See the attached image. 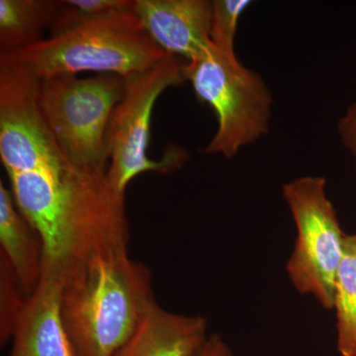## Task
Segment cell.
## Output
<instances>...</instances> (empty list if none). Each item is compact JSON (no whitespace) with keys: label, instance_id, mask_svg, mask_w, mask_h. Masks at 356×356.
Returning <instances> with one entry per match:
<instances>
[{"label":"cell","instance_id":"obj_11","mask_svg":"<svg viewBox=\"0 0 356 356\" xmlns=\"http://www.w3.org/2000/svg\"><path fill=\"white\" fill-rule=\"evenodd\" d=\"M0 254L10 264L28 297L43 274V243L38 232L20 212L10 189L0 180Z\"/></svg>","mask_w":356,"mask_h":356},{"label":"cell","instance_id":"obj_9","mask_svg":"<svg viewBox=\"0 0 356 356\" xmlns=\"http://www.w3.org/2000/svg\"><path fill=\"white\" fill-rule=\"evenodd\" d=\"M63 282L42 275L13 337L9 356H79L60 308Z\"/></svg>","mask_w":356,"mask_h":356},{"label":"cell","instance_id":"obj_15","mask_svg":"<svg viewBox=\"0 0 356 356\" xmlns=\"http://www.w3.org/2000/svg\"><path fill=\"white\" fill-rule=\"evenodd\" d=\"M29 297L25 294L10 264L0 254V344L13 339Z\"/></svg>","mask_w":356,"mask_h":356},{"label":"cell","instance_id":"obj_4","mask_svg":"<svg viewBox=\"0 0 356 356\" xmlns=\"http://www.w3.org/2000/svg\"><path fill=\"white\" fill-rule=\"evenodd\" d=\"M125 83L126 79L112 74L40 79L42 115L63 151L77 165L107 172V131Z\"/></svg>","mask_w":356,"mask_h":356},{"label":"cell","instance_id":"obj_17","mask_svg":"<svg viewBox=\"0 0 356 356\" xmlns=\"http://www.w3.org/2000/svg\"><path fill=\"white\" fill-rule=\"evenodd\" d=\"M337 130L344 147L353 154L356 163V102L339 119Z\"/></svg>","mask_w":356,"mask_h":356},{"label":"cell","instance_id":"obj_16","mask_svg":"<svg viewBox=\"0 0 356 356\" xmlns=\"http://www.w3.org/2000/svg\"><path fill=\"white\" fill-rule=\"evenodd\" d=\"M252 1L248 0H213L210 39L219 53L231 60H238L235 38L238 19Z\"/></svg>","mask_w":356,"mask_h":356},{"label":"cell","instance_id":"obj_6","mask_svg":"<svg viewBox=\"0 0 356 356\" xmlns=\"http://www.w3.org/2000/svg\"><path fill=\"white\" fill-rule=\"evenodd\" d=\"M185 81L216 113L218 129L205 153L234 158L269 130L273 96L259 74L213 49L186 62Z\"/></svg>","mask_w":356,"mask_h":356},{"label":"cell","instance_id":"obj_12","mask_svg":"<svg viewBox=\"0 0 356 356\" xmlns=\"http://www.w3.org/2000/svg\"><path fill=\"white\" fill-rule=\"evenodd\" d=\"M56 13L54 0H0V55H13L43 41Z\"/></svg>","mask_w":356,"mask_h":356},{"label":"cell","instance_id":"obj_1","mask_svg":"<svg viewBox=\"0 0 356 356\" xmlns=\"http://www.w3.org/2000/svg\"><path fill=\"white\" fill-rule=\"evenodd\" d=\"M0 159L20 212L43 243V274L64 281L91 257L127 250L125 195L107 172L77 165L44 121L37 88L8 86L0 93Z\"/></svg>","mask_w":356,"mask_h":356},{"label":"cell","instance_id":"obj_13","mask_svg":"<svg viewBox=\"0 0 356 356\" xmlns=\"http://www.w3.org/2000/svg\"><path fill=\"white\" fill-rule=\"evenodd\" d=\"M337 350L356 356V234L346 235L343 254L334 281Z\"/></svg>","mask_w":356,"mask_h":356},{"label":"cell","instance_id":"obj_5","mask_svg":"<svg viewBox=\"0 0 356 356\" xmlns=\"http://www.w3.org/2000/svg\"><path fill=\"white\" fill-rule=\"evenodd\" d=\"M185 64L168 55L146 72L126 79L125 90L107 131V178L112 188L123 195L138 175L173 172L186 161L188 156L179 147H170L161 161L149 159L147 154L154 103L166 89L184 83Z\"/></svg>","mask_w":356,"mask_h":356},{"label":"cell","instance_id":"obj_7","mask_svg":"<svg viewBox=\"0 0 356 356\" xmlns=\"http://www.w3.org/2000/svg\"><path fill=\"white\" fill-rule=\"evenodd\" d=\"M297 229L294 250L286 264L293 286L311 295L325 309H334V281L346 234L325 193L321 177L296 178L283 186Z\"/></svg>","mask_w":356,"mask_h":356},{"label":"cell","instance_id":"obj_18","mask_svg":"<svg viewBox=\"0 0 356 356\" xmlns=\"http://www.w3.org/2000/svg\"><path fill=\"white\" fill-rule=\"evenodd\" d=\"M193 356H234L224 339L218 334L208 337Z\"/></svg>","mask_w":356,"mask_h":356},{"label":"cell","instance_id":"obj_2","mask_svg":"<svg viewBox=\"0 0 356 356\" xmlns=\"http://www.w3.org/2000/svg\"><path fill=\"white\" fill-rule=\"evenodd\" d=\"M151 269L128 250L91 257L63 281L60 308L79 356H115L154 299Z\"/></svg>","mask_w":356,"mask_h":356},{"label":"cell","instance_id":"obj_10","mask_svg":"<svg viewBox=\"0 0 356 356\" xmlns=\"http://www.w3.org/2000/svg\"><path fill=\"white\" fill-rule=\"evenodd\" d=\"M207 327L205 318L172 313L156 301L115 356H193L208 339Z\"/></svg>","mask_w":356,"mask_h":356},{"label":"cell","instance_id":"obj_3","mask_svg":"<svg viewBox=\"0 0 356 356\" xmlns=\"http://www.w3.org/2000/svg\"><path fill=\"white\" fill-rule=\"evenodd\" d=\"M1 56L40 79L83 72L128 79L151 69L168 54L154 43L130 11L89 21L18 53Z\"/></svg>","mask_w":356,"mask_h":356},{"label":"cell","instance_id":"obj_8","mask_svg":"<svg viewBox=\"0 0 356 356\" xmlns=\"http://www.w3.org/2000/svg\"><path fill=\"white\" fill-rule=\"evenodd\" d=\"M135 14L168 55L192 62L214 49L210 39L212 1L135 0Z\"/></svg>","mask_w":356,"mask_h":356},{"label":"cell","instance_id":"obj_14","mask_svg":"<svg viewBox=\"0 0 356 356\" xmlns=\"http://www.w3.org/2000/svg\"><path fill=\"white\" fill-rule=\"evenodd\" d=\"M135 13V0H63L56 1V13L49 37L57 36L67 30L104 17L109 14Z\"/></svg>","mask_w":356,"mask_h":356}]
</instances>
